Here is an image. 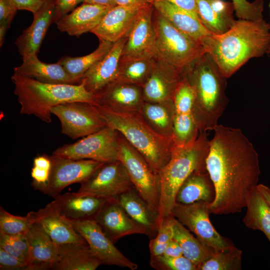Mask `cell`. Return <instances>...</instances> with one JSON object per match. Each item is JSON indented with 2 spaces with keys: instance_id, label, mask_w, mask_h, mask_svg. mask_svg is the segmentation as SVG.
I'll list each match as a JSON object with an SVG mask.
<instances>
[{
  "instance_id": "6da1fadb",
  "label": "cell",
  "mask_w": 270,
  "mask_h": 270,
  "mask_svg": "<svg viewBox=\"0 0 270 270\" xmlns=\"http://www.w3.org/2000/svg\"><path fill=\"white\" fill-rule=\"evenodd\" d=\"M213 131L206 160L215 192L209 211L215 214L240 212L248 192L258 184V154L240 129L218 124Z\"/></svg>"
},
{
  "instance_id": "7a4b0ae2",
  "label": "cell",
  "mask_w": 270,
  "mask_h": 270,
  "mask_svg": "<svg viewBox=\"0 0 270 270\" xmlns=\"http://www.w3.org/2000/svg\"><path fill=\"white\" fill-rule=\"evenodd\" d=\"M222 74L229 78L250 60L262 56L270 50V24L238 19L221 34H210L202 42Z\"/></svg>"
},
{
  "instance_id": "3957f363",
  "label": "cell",
  "mask_w": 270,
  "mask_h": 270,
  "mask_svg": "<svg viewBox=\"0 0 270 270\" xmlns=\"http://www.w3.org/2000/svg\"><path fill=\"white\" fill-rule=\"evenodd\" d=\"M182 74L194 90L193 114L200 132L213 131L228 104L226 94L227 78L207 52Z\"/></svg>"
},
{
  "instance_id": "277c9868",
  "label": "cell",
  "mask_w": 270,
  "mask_h": 270,
  "mask_svg": "<svg viewBox=\"0 0 270 270\" xmlns=\"http://www.w3.org/2000/svg\"><path fill=\"white\" fill-rule=\"evenodd\" d=\"M11 80L20 106V114L34 115L46 123L52 122L51 108L57 105L78 101L97 104L95 94L88 91L83 82L46 84L14 73Z\"/></svg>"
},
{
  "instance_id": "5b68a950",
  "label": "cell",
  "mask_w": 270,
  "mask_h": 270,
  "mask_svg": "<svg viewBox=\"0 0 270 270\" xmlns=\"http://www.w3.org/2000/svg\"><path fill=\"white\" fill-rule=\"evenodd\" d=\"M96 106L106 125L118 132L155 171L159 172L167 164L174 146L172 138L156 132L138 112H116Z\"/></svg>"
},
{
  "instance_id": "8992f818",
  "label": "cell",
  "mask_w": 270,
  "mask_h": 270,
  "mask_svg": "<svg viewBox=\"0 0 270 270\" xmlns=\"http://www.w3.org/2000/svg\"><path fill=\"white\" fill-rule=\"evenodd\" d=\"M210 142L204 132H200L196 140L188 145H174L170 160L158 172L160 182L158 228L164 220L172 215L176 193L184 181L194 172L206 170Z\"/></svg>"
},
{
  "instance_id": "52a82bcc",
  "label": "cell",
  "mask_w": 270,
  "mask_h": 270,
  "mask_svg": "<svg viewBox=\"0 0 270 270\" xmlns=\"http://www.w3.org/2000/svg\"><path fill=\"white\" fill-rule=\"evenodd\" d=\"M154 56L183 71L206 52L202 44L185 34L154 9Z\"/></svg>"
},
{
  "instance_id": "ba28073f",
  "label": "cell",
  "mask_w": 270,
  "mask_h": 270,
  "mask_svg": "<svg viewBox=\"0 0 270 270\" xmlns=\"http://www.w3.org/2000/svg\"><path fill=\"white\" fill-rule=\"evenodd\" d=\"M118 160L124 166L135 189L150 207L158 212L160 194L159 173L120 133Z\"/></svg>"
},
{
  "instance_id": "9c48e42d",
  "label": "cell",
  "mask_w": 270,
  "mask_h": 270,
  "mask_svg": "<svg viewBox=\"0 0 270 270\" xmlns=\"http://www.w3.org/2000/svg\"><path fill=\"white\" fill-rule=\"evenodd\" d=\"M118 132L107 126L74 143L57 148L52 155L72 160L114 162L118 160Z\"/></svg>"
},
{
  "instance_id": "30bf717a",
  "label": "cell",
  "mask_w": 270,
  "mask_h": 270,
  "mask_svg": "<svg viewBox=\"0 0 270 270\" xmlns=\"http://www.w3.org/2000/svg\"><path fill=\"white\" fill-rule=\"evenodd\" d=\"M60 120L61 132L72 139L84 137L107 126L96 105L84 102L60 104L51 108Z\"/></svg>"
},
{
  "instance_id": "8fae6325",
  "label": "cell",
  "mask_w": 270,
  "mask_h": 270,
  "mask_svg": "<svg viewBox=\"0 0 270 270\" xmlns=\"http://www.w3.org/2000/svg\"><path fill=\"white\" fill-rule=\"evenodd\" d=\"M208 204L204 201L188 204L176 203L172 214L206 246L218 250L234 246L230 240L217 232L210 222Z\"/></svg>"
},
{
  "instance_id": "7c38bea8",
  "label": "cell",
  "mask_w": 270,
  "mask_h": 270,
  "mask_svg": "<svg viewBox=\"0 0 270 270\" xmlns=\"http://www.w3.org/2000/svg\"><path fill=\"white\" fill-rule=\"evenodd\" d=\"M52 168L48 183L42 190L54 198L66 186L88 180L104 162L92 160H72L50 156Z\"/></svg>"
},
{
  "instance_id": "4fadbf2b",
  "label": "cell",
  "mask_w": 270,
  "mask_h": 270,
  "mask_svg": "<svg viewBox=\"0 0 270 270\" xmlns=\"http://www.w3.org/2000/svg\"><path fill=\"white\" fill-rule=\"evenodd\" d=\"M134 186L124 164L118 160L104 162L78 192L107 199L117 198Z\"/></svg>"
},
{
  "instance_id": "5bb4252c",
  "label": "cell",
  "mask_w": 270,
  "mask_h": 270,
  "mask_svg": "<svg viewBox=\"0 0 270 270\" xmlns=\"http://www.w3.org/2000/svg\"><path fill=\"white\" fill-rule=\"evenodd\" d=\"M69 220L84 238L92 254L102 264L126 268L130 270L138 268V264L116 248L94 220Z\"/></svg>"
},
{
  "instance_id": "9a60e30c",
  "label": "cell",
  "mask_w": 270,
  "mask_h": 270,
  "mask_svg": "<svg viewBox=\"0 0 270 270\" xmlns=\"http://www.w3.org/2000/svg\"><path fill=\"white\" fill-rule=\"evenodd\" d=\"M152 4L146 6L140 12L127 36L120 62L154 56L155 32L152 16Z\"/></svg>"
},
{
  "instance_id": "2e32d148",
  "label": "cell",
  "mask_w": 270,
  "mask_h": 270,
  "mask_svg": "<svg viewBox=\"0 0 270 270\" xmlns=\"http://www.w3.org/2000/svg\"><path fill=\"white\" fill-rule=\"evenodd\" d=\"M28 214L32 222L39 223L58 245L86 242L69 220L60 213L54 200L44 208L36 212H30Z\"/></svg>"
},
{
  "instance_id": "e0dca14e",
  "label": "cell",
  "mask_w": 270,
  "mask_h": 270,
  "mask_svg": "<svg viewBox=\"0 0 270 270\" xmlns=\"http://www.w3.org/2000/svg\"><path fill=\"white\" fill-rule=\"evenodd\" d=\"M148 5L112 6L91 32L99 40L114 43L128 35L140 12Z\"/></svg>"
},
{
  "instance_id": "ac0fdd59",
  "label": "cell",
  "mask_w": 270,
  "mask_h": 270,
  "mask_svg": "<svg viewBox=\"0 0 270 270\" xmlns=\"http://www.w3.org/2000/svg\"><path fill=\"white\" fill-rule=\"evenodd\" d=\"M94 220L114 244L120 238L131 234L147 236L146 230L127 214L117 198L108 200Z\"/></svg>"
},
{
  "instance_id": "d6986e66",
  "label": "cell",
  "mask_w": 270,
  "mask_h": 270,
  "mask_svg": "<svg viewBox=\"0 0 270 270\" xmlns=\"http://www.w3.org/2000/svg\"><path fill=\"white\" fill-rule=\"evenodd\" d=\"M154 58L152 72L142 87L144 101L172 100L174 92L182 80V72L172 66Z\"/></svg>"
},
{
  "instance_id": "ffe728a7",
  "label": "cell",
  "mask_w": 270,
  "mask_h": 270,
  "mask_svg": "<svg viewBox=\"0 0 270 270\" xmlns=\"http://www.w3.org/2000/svg\"><path fill=\"white\" fill-rule=\"evenodd\" d=\"M94 94L96 105L116 112H138L144 102L142 87L116 80Z\"/></svg>"
},
{
  "instance_id": "44dd1931",
  "label": "cell",
  "mask_w": 270,
  "mask_h": 270,
  "mask_svg": "<svg viewBox=\"0 0 270 270\" xmlns=\"http://www.w3.org/2000/svg\"><path fill=\"white\" fill-rule=\"evenodd\" d=\"M54 11V0H47L33 14L31 24L22 32L15 42L22 58L38 54L46 32L52 24Z\"/></svg>"
},
{
  "instance_id": "7402d4cb",
  "label": "cell",
  "mask_w": 270,
  "mask_h": 270,
  "mask_svg": "<svg viewBox=\"0 0 270 270\" xmlns=\"http://www.w3.org/2000/svg\"><path fill=\"white\" fill-rule=\"evenodd\" d=\"M25 234L29 246L27 270L52 269L59 258L58 245L38 222Z\"/></svg>"
},
{
  "instance_id": "603a6c76",
  "label": "cell",
  "mask_w": 270,
  "mask_h": 270,
  "mask_svg": "<svg viewBox=\"0 0 270 270\" xmlns=\"http://www.w3.org/2000/svg\"><path fill=\"white\" fill-rule=\"evenodd\" d=\"M127 36L114 42L108 54L80 78L88 91L95 94L116 79Z\"/></svg>"
},
{
  "instance_id": "cb8c5ba5",
  "label": "cell",
  "mask_w": 270,
  "mask_h": 270,
  "mask_svg": "<svg viewBox=\"0 0 270 270\" xmlns=\"http://www.w3.org/2000/svg\"><path fill=\"white\" fill-rule=\"evenodd\" d=\"M112 6L83 2L56 24L58 30L77 38L91 32Z\"/></svg>"
},
{
  "instance_id": "d4e9b609",
  "label": "cell",
  "mask_w": 270,
  "mask_h": 270,
  "mask_svg": "<svg viewBox=\"0 0 270 270\" xmlns=\"http://www.w3.org/2000/svg\"><path fill=\"white\" fill-rule=\"evenodd\" d=\"M54 200L58 206L60 213L66 218L71 220H95L101 208L110 199L77 192L60 194Z\"/></svg>"
},
{
  "instance_id": "484cf974",
  "label": "cell",
  "mask_w": 270,
  "mask_h": 270,
  "mask_svg": "<svg viewBox=\"0 0 270 270\" xmlns=\"http://www.w3.org/2000/svg\"><path fill=\"white\" fill-rule=\"evenodd\" d=\"M152 5L156 10L177 29L200 43L212 34L202 24L198 16L190 12L164 0H156Z\"/></svg>"
},
{
  "instance_id": "4316f807",
  "label": "cell",
  "mask_w": 270,
  "mask_h": 270,
  "mask_svg": "<svg viewBox=\"0 0 270 270\" xmlns=\"http://www.w3.org/2000/svg\"><path fill=\"white\" fill-rule=\"evenodd\" d=\"M198 16L204 26L212 34H221L234 23L232 2L223 0H196Z\"/></svg>"
},
{
  "instance_id": "83f0119b",
  "label": "cell",
  "mask_w": 270,
  "mask_h": 270,
  "mask_svg": "<svg viewBox=\"0 0 270 270\" xmlns=\"http://www.w3.org/2000/svg\"><path fill=\"white\" fill-rule=\"evenodd\" d=\"M22 60V63L14 68V74L42 83L78 84L58 62L44 63L38 58L37 55L30 56Z\"/></svg>"
},
{
  "instance_id": "f1b7e54d",
  "label": "cell",
  "mask_w": 270,
  "mask_h": 270,
  "mask_svg": "<svg viewBox=\"0 0 270 270\" xmlns=\"http://www.w3.org/2000/svg\"><path fill=\"white\" fill-rule=\"evenodd\" d=\"M117 200L127 214L146 230L147 236H156L158 230V212L150 207L135 188L121 194Z\"/></svg>"
},
{
  "instance_id": "f546056e",
  "label": "cell",
  "mask_w": 270,
  "mask_h": 270,
  "mask_svg": "<svg viewBox=\"0 0 270 270\" xmlns=\"http://www.w3.org/2000/svg\"><path fill=\"white\" fill-rule=\"evenodd\" d=\"M58 260L53 264L54 270H95L101 262L91 252L86 243L58 245Z\"/></svg>"
},
{
  "instance_id": "4dcf8cb0",
  "label": "cell",
  "mask_w": 270,
  "mask_h": 270,
  "mask_svg": "<svg viewBox=\"0 0 270 270\" xmlns=\"http://www.w3.org/2000/svg\"><path fill=\"white\" fill-rule=\"evenodd\" d=\"M214 195V186L206 170H196L180 187L176 203L188 204L199 201L210 203Z\"/></svg>"
},
{
  "instance_id": "1f68e13d",
  "label": "cell",
  "mask_w": 270,
  "mask_h": 270,
  "mask_svg": "<svg viewBox=\"0 0 270 270\" xmlns=\"http://www.w3.org/2000/svg\"><path fill=\"white\" fill-rule=\"evenodd\" d=\"M138 112L156 132L172 138L174 116L172 100L164 102L144 101Z\"/></svg>"
},
{
  "instance_id": "d6a6232c",
  "label": "cell",
  "mask_w": 270,
  "mask_h": 270,
  "mask_svg": "<svg viewBox=\"0 0 270 270\" xmlns=\"http://www.w3.org/2000/svg\"><path fill=\"white\" fill-rule=\"evenodd\" d=\"M246 212L243 222L248 228L262 232L270 242V206L258 188L248 193L246 200Z\"/></svg>"
},
{
  "instance_id": "836d02e7",
  "label": "cell",
  "mask_w": 270,
  "mask_h": 270,
  "mask_svg": "<svg viewBox=\"0 0 270 270\" xmlns=\"http://www.w3.org/2000/svg\"><path fill=\"white\" fill-rule=\"evenodd\" d=\"M174 239L180 244L183 255L198 268L210 258L215 251L203 244L175 218L174 220Z\"/></svg>"
},
{
  "instance_id": "e575fe53",
  "label": "cell",
  "mask_w": 270,
  "mask_h": 270,
  "mask_svg": "<svg viewBox=\"0 0 270 270\" xmlns=\"http://www.w3.org/2000/svg\"><path fill=\"white\" fill-rule=\"evenodd\" d=\"M114 43L100 40L98 48L92 52L84 56H64L58 62L65 69L70 78L77 84L84 74L102 60L109 52Z\"/></svg>"
},
{
  "instance_id": "d590c367",
  "label": "cell",
  "mask_w": 270,
  "mask_h": 270,
  "mask_svg": "<svg viewBox=\"0 0 270 270\" xmlns=\"http://www.w3.org/2000/svg\"><path fill=\"white\" fill-rule=\"evenodd\" d=\"M154 62V56L120 62L114 80L142 87L152 72Z\"/></svg>"
},
{
  "instance_id": "8d00e7d4",
  "label": "cell",
  "mask_w": 270,
  "mask_h": 270,
  "mask_svg": "<svg viewBox=\"0 0 270 270\" xmlns=\"http://www.w3.org/2000/svg\"><path fill=\"white\" fill-rule=\"evenodd\" d=\"M242 251L234 246L215 250L198 270H239L241 269Z\"/></svg>"
},
{
  "instance_id": "74e56055",
  "label": "cell",
  "mask_w": 270,
  "mask_h": 270,
  "mask_svg": "<svg viewBox=\"0 0 270 270\" xmlns=\"http://www.w3.org/2000/svg\"><path fill=\"white\" fill-rule=\"evenodd\" d=\"M33 224L28 214L16 216L0 207V232L10 236L26 234Z\"/></svg>"
},
{
  "instance_id": "f35d334b",
  "label": "cell",
  "mask_w": 270,
  "mask_h": 270,
  "mask_svg": "<svg viewBox=\"0 0 270 270\" xmlns=\"http://www.w3.org/2000/svg\"><path fill=\"white\" fill-rule=\"evenodd\" d=\"M172 215L166 218L160 227L155 238L149 242V250L152 256L164 254L168 243L174 238V220Z\"/></svg>"
},
{
  "instance_id": "ab89813d",
  "label": "cell",
  "mask_w": 270,
  "mask_h": 270,
  "mask_svg": "<svg viewBox=\"0 0 270 270\" xmlns=\"http://www.w3.org/2000/svg\"><path fill=\"white\" fill-rule=\"evenodd\" d=\"M150 264L157 270H197L196 265L184 256L172 257L164 254L150 255Z\"/></svg>"
},
{
  "instance_id": "60d3db41",
  "label": "cell",
  "mask_w": 270,
  "mask_h": 270,
  "mask_svg": "<svg viewBox=\"0 0 270 270\" xmlns=\"http://www.w3.org/2000/svg\"><path fill=\"white\" fill-rule=\"evenodd\" d=\"M33 163L31 170L33 179L32 184L35 189L42 192L49 179L52 168L50 156L38 155L34 158Z\"/></svg>"
},
{
  "instance_id": "b9f144b4",
  "label": "cell",
  "mask_w": 270,
  "mask_h": 270,
  "mask_svg": "<svg viewBox=\"0 0 270 270\" xmlns=\"http://www.w3.org/2000/svg\"><path fill=\"white\" fill-rule=\"evenodd\" d=\"M236 16L238 19L257 20L263 18L264 2L256 0L250 2L248 0H232Z\"/></svg>"
},
{
  "instance_id": "7bdbcfd3",
  "label": "cell",
  "mask_w": 270,
  "mask_h": 270,
  "mask_svg": "<svg viewBox=\"0 0 270 270\" xmlns=\"http://www.w3.org/2000/svg\"><path fill=\"white\" fill-rule=\"evenodd\" d=\"M0 270H27V264L0 248Z\"/></svg>"
},
{
  "instance_id": "ee69618b",
  "label": "cell",
  "mask_w": 270,
  "mask_h": 270,
  "mask_svg": "<svg viewBox=\"0 0 270 270\" xmlns=\"http://www.w3.org/2000/svg\"><path fill=\"white\" fill-rule=\"evenodd\" d=\"M84 0H54L55 11L52 23H56L60 19L72 11L81 2Z\"/></svg>"
},
{
  "instance_id": "f6af8a7d",
  "label": "cell",
  "mask_w": 270,
  "mask_h": 270,
  "mask_svg": "<svg viewBox=\"0 0 270 270\" xmlns=\"http://www.w3.org/2000/svg\"><path fill=\"white\" fill-rule=\"evenodd\" d=\"M0 235L18 250L22 252L28 260L29 246L25 234L10 236L0 232Z\"/></svg>"
},
{
  "instance_id": "bcb514c9",
  "label": "cell",
  "mask_w": 270,
  "mask_h": 270,
  "mask_svg": "<svg viewBox=\"0 0 270 270\" xmlns=\"http://www.w3.org/2000/svg\"><path fill=\"white\" fill-rule=\"evenodd\" d=\"M17 10L12 0H0V23L12 22Z\"/></svg>"
},
{
  "instance_id": "7dc6e473",
  "label": "cell",
  "mask_w": 270,
  "mask_h": 270,
  "mask_svg": "<svg viewBox=\"0 0 270 270\" xmlns=\"http://www.w3.org/2000/svg\"><path fill=\"white\" fill-rule=\"evenodd\" d=\"M18 10H26L34 14L42 6L44 2L40 0H12Z\"/></svg>"
},
{
  "instance_id": "c3c4849f",
  "label": "cell",
  "mask_w": 270,
  "mask_h": 270,
  "mask_svg": "<svg viewBox=\"0 0 270 270\" xmlns=\"http://www.w3.org/2000/svg\"><path fill=\"white\" fill-rule=\"evenodd\" d=\"M0 248H3L18 260L27 264L28 265V258L22 252L14 246L1 235H0Z\"/></svg>"
},
{
  "instance_id": "681fc988",
  "label": "cell",
  "mask_w": 270,
  "mask_h": 270,
  "mask_svg": "<svg viewBox=\"0 0 270 270\" xmlns=\"http://www.w3.org/2000/svg\"><path fill=\"white\" fill-rule=\"evenodd\" d=\"M196 15L197 7L196 0H164Z\"/></svg>"
},
{
  "instance_id": "f907efd6",
  "label": "cell",
  "mask_w": 270,
  "mask_h": 270,
  "mask_svg": "<svg viewBox=\"0 0 270 270\" xmlns=\"http://www.w3.org/2000/svg\"><path fill=\"white\" fill-rule=\"evenodd\" d=\"M164 254L172 257H178L184 256L181 246L174 238L168 244Z\"/></svg>"
},
{
  "instance_id": "816d5d0a",
  "label": "cell",
  "mask_w": 270,
  "mask_h": 270,
  "mask_svg": "<svg viewBox=\"0 0 270 270\" xmlns=\"http://www.w3.org/2000/svg\"><path fill=\"white\" fill-rule=\"evenodd\" d=\"M156 0H114L116 5L124 6L152 4Z\"/></svg>"
},
{
  "instance_id": "f5cc1de1",
  "label": "cell",
  "mask_w": 270,
  "mask_h": 270,
  "mask_svg": "<svg viewBox=\"0 0 270 270\" xmlns=\"http://www.w3.org/2000/svg\"><path fill=\"white\" fill-rule=\"evenodd\" d=\"M11 22H5L0 23V46H2L6 32L10 26Z\"/></svg>"
},
{
  "instance_id": "db71d44e",
  "label": "cell",
  "mask_w": 270,
  "mask_h": 270,
  "mask_svg": "<svg viewBox=\"0 0 270 270\" xmlns=\"http://www.w3.org/2000/svg\"><path fill=\"white\" fill-rule=\"evenodd\" d=\"M258 188L270 206V188L263 184H258Z\"/></svg>"
},
{
  "instance_id": "11a10c76",
  "label": "cell",
  "mask_w": 270,
  "mask_h": 270,
  "mask_svg": "<svg viewBox=\"0 0 270 270\" xmlns=\"http://www.w3.org/2000/svg\"><path fill=\"white\" fill-rule=\"evenodd\" d=\"M84 2L108 6H114L116 5L114 0H84Z\"/></svg>"
},
{
  "instance_id": "9f6ffc18",
  "label": "cell",
  "mask_w": 270,
  "mask_h": 270,
  "mask_svg": "<svg viewBox=\"0 0 270 270\" xmlns=\"http://www.w3.org/2000/svg\"><path fill=\"white\" fill-rule=\"evenodd\" d=\"M269 6H270V2ZM267 54H268V56L270 57V50H269V52H268V53Z\"/></svg>"
},
{
  "instance_id": "6f0895ef",
  "label": "cell",
  "mask_w": 270,
  "mask_h": 270,
  "mask_svg": "<svg viewBox=\"0 0 270 270\" xmlns=\"http://www.w3.org/2000/svg\"><path fill=\"white\" fill-rule=\"evenodd\" d=\"M42 0V1L44 2V1H46V0Z\"/></svg>"
}]
</instances>
